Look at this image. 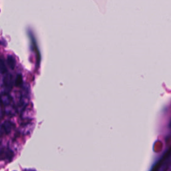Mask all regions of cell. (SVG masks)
Returning a JSON list of instances; mask_svg holds the SVG:
<instances>
[{"mask_svg":"<svg viewBox=\"0 0 171 171\" xmlns=\"http://www.w3.org/2000/svg\"><path fill=\"white\" fill-rule=\"evenodd\" d=\"M23 171H36V170L32 169V168H27V169H25Z\"/></svg>","mask_w":171,"mask_h":171,"instance_id":"4","label":"cell"},{"mask_svg":"<svg viewBox=\"0 0 171 171\" xmlns=\"http://www.w3.org/2000/svg\"><path fill=\"white\" fill-rule=\"evenodd\" d=\"M15 128V124L10 121L4 122L1 126V134H7L12 131Z\"/></svg>","mask_w":171,"mask_h":171,"instance_id":"2","label":"cell"},{"mask_svg":"<svg viewBox=\"0 0 171 171\" xmlns=\"http://www.w3.org/2000/svg\"><path fill=\"white\" fill-rule=\"evenodd\" d=\"M34 126V124L32 122H27V123L26 122L22 126H21V127L19 128L18 132L23 135L29 134L33 130Z\"/></svg>","mask_w":171,"mask_h":171,"instance_id":"1","label":"cell"},{"mask_svg":"<svg viewBox=\"0 0 171 171\" xmlns=\"http://www.w3.org/2000/svg\"><path fill=\"white\" fill-rule=\"evenodd\" d=\"M1 160L11 161L14 157V153L11 149H9V148H7V149H2L1 151Z\"/></svg>","mask_w":171,"mask_h":171,"instance_id":"3","label":"cell"}]
</instances>
